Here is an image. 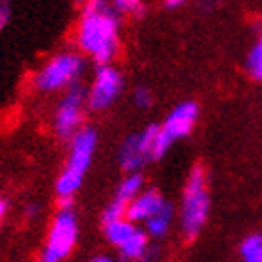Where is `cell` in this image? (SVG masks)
<instances>
[{"instance_id":"14","label":"cell","mask_w":262,"mask_h":262,"mask_svg":"<svg viewBox=\"0 0 262 262\" xmlns=\"http://www.w3.org/2000/svg\"><path fill=\"white\" fill-rule=\"evenodd\" d=\"M141 186H142V176L141 174H131L127 176L126 180L122 182L120 187H118V191H116V201H122L129 204L133 202L139 196V191H141Z\"/></svg>"},{"instance_id":"12","label":"cell","mask_w":262,"mask_h":262,"mask_svg":"<svg viewBox=\"0 0 262 262\" xmlns=\"http://www.w3.org/2000/svg\"><path fill=\"white\" fill-rule=\"evenodd\" d=\"M135 230L137 229L133 227V223L127 221V219H122V221H116V223L105 225V236H107V240L118 247L124 246L131 236L135 234Z\"/></svg>"},{"instance_id":"22","label":"cell","mask_w":262,"mask_h":262,"mask_svg":"<svg viewBox=\"0 0 262 262\" xmlns=\"http://www.w3.org/2000/svg\"><path fill=\"white\" fill-rule=\"evenodd\" d=\"M10 17H11L10 4L4 2V0H0V30H4L6 28V25L10 23Z\"/></svg>"},{"instance_id":"2","label":"cell","mask_w":262,"mask_h":262,"mask_svg":"<svg viewBox=\"0 0 262 262\" xmlns=\"http://www.w3.org/2000/svg\"><path fill=\"white\" fill-rule=\"evenodd\" d=\"M96 142H98V135L92 127H82L73 135L68 163L56 180V193L60 195V199L73 196V193L81 187L84 172L92 163Z\"/></svg>"},{"instance_id":"6","label":"cell","mask_w":262,"mask_h":262,"mask_svg":"<svg viewBox=\"0 0 262 262\" xmlns=\"http://www.w3.org/2000/svg\"><path fill=\"white\" fill-rule=\"evenodd\" d=\"M82 103H84V90L79 84H73L56 107L55 129L60 137L73 139V135L79 131V124L82 120Z\"/></svg>"},{"instance_id":"19","label":"cell","mask_w":262,"mask_h":262,"mask_svg":"<svg viewBox=\"0 0 262 262\" xmlns=\"http://www.w3.org/2000/svg\"><path fill=\"white\" fill-rule=\"evenodd\" d=\"M170 144H172V139H170V137L163 131V127H161V131H159L158 139H156V144H154L152 158H154V159L163 158L165 154H167V150L170 148Z\"/></svg>"},{"instance_id":"8","label":"cell","mask_w":262,"mask_h":262,"mask_svg":"<svg viewBox=\"0 0 262 262\" xmlns=\"http://www.w3.org/2000/svg\"><path fill=\"white\" fill-rule=\"evenodd\" d=\"M196 116H199V107L193 101H186V103H180L172 113L169 115V118L165 120L163 131L174 141V139H180V137H186L189 131L193 129L196 122Z\"/></svg>"},{"instance_id":"11","label":"cell","mask_w":262,"mask_h":262,"mask_svg":"<svg viewBox=\"0 0 262 262\" xmlns=\"http://www.w3.org/2000/svg\"><path fill=\"white\" fill-rule=\"evenodd\" d=\"M146 247H148L146 232H142V230L137 229L135 234L131 236L129 240L120 247V253H122V257L127 258V260H141V258L144 257V253H146Z\"/></svg>"},{"instance_id":"18","label":"cell","mask_w":262,"mask_h":262,"mask_svg":"<svg viewBox=\"0 0 262 262\" xmlns=\"http://www.w3.org/2000/svg\"><path fill=\"white\" fill-rule=\"evenodd\" d=\"M247 70L255 79L262 81V38L258 39V43L255 45V49L251 51V55L247 58Z\"/></svg>"},{"instance_id":"3","label":"cell","mask_w":262,"mask_h":262,"mask_svg":"<svg viewBox=\"0 0 262 262\" xmlns=\"http://www.w3.org/2000/svg\"><path fill=\"white\" fill-rule=\"evenodd\" d=\"M208 193H206V176L201 165H195L187 180L184 191V204H182V227L184 234L193 240L201 232L202 225L208 215Z\"/></svg>"},{"instance_id":"5","label":"cell","mask_w":262,"mask_h":262,"mask_svg":"<svg viewBox=\"0 0 262 262\" xmlns=\"http://www.w3.org/2000/svg\"><path fill=\"white\" fill-rule=\"evenodd\" d=\"M82 58L75 53H60V55L53 56L47 64L43 66V70L39 71L34 84L43 90V92H53L58 88L66 86L75 82L79 73L82 71Z\"/></svg>"},{"instance_id":"17","label":"cell","mask_w":262,"mask_h":262,"mask_svg":"<svg viewBox=\"0 0 262 262\" xmlns=\"http://www.w3.org/2000/svg\"><path fill=\"white\" fill-rule=\"evenodd\" d=\"M127 206L129 204H126V202H122V201H113L107 206V210L103 212V225H111V223H116V221H122V219L126 217V213H127Z\"/></svg>"},{"instance_id":"9","label":"cell","mask_w":262,"mask_h":262,"mask_svg":"<svg viewBox=\"0 0 262 262\" xmlns=\"http://www.w3.org/2000/svg\"><path fill=\"white\" fill-rule=\"evenodd\" d=\"M165 206V199L161 196V193L156 191V189H150V191H144L142 195H139L133 202H129L127 206L126 219L127 221H148V219L156 215V213Z\"/></svg>"},{"instance_id":"10","label":"cell","mask_w":262,"mask_h":262,"mask_svg":"<svg viewBox=\"0 0 262 262\" xmlns=\"http://www.w3.org/2000/svg\"><path fill=\"white\" fill-rule=\"evenodd\" d=\"M146 156L141 150V142H139V135L127 137L124 144L120 148V165L124 170H137L144 161Z\"/></svg>"},{"instance_id":"21","label":"cell","mask_w":262,"mask_h":262,"mask_svg":"<svg viewBox=\"0 0 262 262\" xmlns=\"http://www.w3.org/2000/svg\"><path fill=\"white\" fill-rule=\"evenodd\" d=\"M135 103H137V107H141V109H146V107H150V105H152V94H150V90H148V88H144V86L137 88Z\"/></svg>"},{"instance_id":"24","label":"cell","mask_w":262,"mask_h":262,"mask_svg":"<svg viewBox=\"0 0 262 262\" xmlns=\"http://www.w3.org/2000/svg\"><path fill=\"white\" fill-rule=\"evenodd\" d=\"M94 262H115V260H111L109 257H98Z\"/></svg>"},{"instance_id":"1","label":"cell","mask_w":262,"mask_h":262,"mask_svg":"<svg viewBox=\"0 0 262 262\" xmlns=\"http://www.w3.org/2000/svg\"><path fill=\"white\" fill-rule=\"evenodd\" d=\"M79 45L99 64L109 66L118 45V19L103 2H90L79 23Z\"/></svg>"},{"instance_id":"13","label":"cell","mask_w":262,"mask_h":262,"mask_svg":"<svg viewBox=\"0 0 262 262\" xmlns=\"http://www.w3.org/2000/svg\"><path fill=\"white\" fill-rule=\"evenodd\" d=\"M170 221H172V206H170L169 202H165V206L161 208L156 215H152V217L146 221L148 234L156 236V238L165 236L167 234V230H169Z\"/></svg>"},{"instance_id":"7","label":"cell","mask_w":262,"mask_h":262,"mask_svg":"<svg viewBox=\"0 0 262 262\" xmlns=\"http://www.w3.org/2000/svg\"><path fill=\"white\" fill-rule=\"evenodd\" d=\"M122 90V77L120 73L111 68V66H103L99 68L94 79V84L88 94V107L92 111H103L107 109L116 96Z\"/></svg>"},{"instance_id":"15","label":"cell","mask_w":262,"mask_h":262,"mask_svg":"<svg viewBox=\"0 0 262 262\" xmlns=\"http://www.w3.org/2000/svg\"><path fill=\"white\" fill-rule=\"evenodd\" d=\"M242 255L246 262H262V236L253 234L242 244Z\"/></svg>"},{"instance_id":"4","label":"cell","mask_w":262,"mask_h":262,"mask_svg":"<svg viewBox=\"0 0 262 262\" xmlns=\"http://www.w3.org/2000/svg\"><path fill=\"white\" fill-rule=\"evenodd\" d=\"M77 215L73 208H60L56 213L55 221L51 225L49 236H47V246L39 262H62L71 253L77 242Z\"/></svg>"},{"instance_id":"16","label":"cell","mask_w":262,"mask_h":262,"mask_svg":"<svg viewBox=\"0 0 262 262\" xmlns=\"http://www.w3.org/2000/svg\"><path fill=\"white\" fill-rule=\"evenodd\" d=\"M159 131H161V127L156 126V124H150V126L139 135L141 150L146 158H152V150H154V144H156V139H158V135H159Z\"/></svg>"},{"instance_id":"20","label":"cell","mask_w":262,"mask_h":262,"mask_svg":"<svg viewBox=\"0 0 262 262\" xmlns=\"http://www.w3.org/2000/svg\"><path fill=\"white\" fill-rule=\"evenodd\" d=\"M115 10L139 15V13H142V4L141 2H135V0H118V2H115Z\"/></svg>"},{"instance_id":"25","label":"cell","mask_w":262,"mask_h":262,"mask_svg":"<svg viewBox=\"0 0 262 262\" xmlns=\"http://www.w3.org/2000/svg\"><path fill=\"white\" fill-rule=\"evenodd\" d=\"M182 2H167V8H176V6H180Z\"/></svg>"},{"instance_id":"23","label":"cell","mask_w":262,"mask_h":262,"mask_svg":"<svg viewBox=\"0 0 262 262\" xmlns=\"http://www.w3.org/2000/svg\"><path fill=\"white\" fill-rule=\"evenodd\" d=\"M4 213H6V202H4V199L0 196V219L4 217Z\"/></svg>"}]
</instances>
